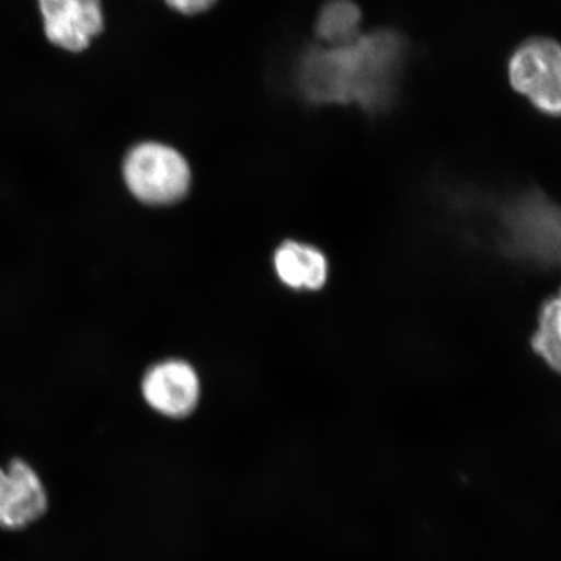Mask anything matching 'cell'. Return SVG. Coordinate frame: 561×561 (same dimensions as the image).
Here are the masks:
<instances>
[{"instance_id":"obj_4","label":"cell","mask_w":561,"mask_h":561,"mask_svg":"<svg viewBox=\"0 0 561 561\" xmlns=\"http://www.w3.org/2000/svg\"><path fill=\"white\" fill-rule=\"evenodd\" d=\"M512 88L549 116H561V45L551 38H531L511 56Z\"/></svg>"},{"instance_id":"obj_1","label":"cell","mask_w":561,"mask_h":561,"mask_svg":"<svg viewBox=\"0 0 561 561\" xmlns=\"http://www.w3.org/2000/svg\"><path fill=\"white\" fill-rule=\"evenodd\" d=\"M451 207L472 220L473 237L497 255L526 270L561 275V205L539 188L454 194Z\"/></svg>"},{"instance_id":"obj_3","label":"cell","mask_w":561,"mask_h":561,"mask_svg":"<svg viewBox=\"0 0 561 561\" xmlns=\"http://www.w3.org/2000/svg\"><path fill=\"white\" fill-rule=\"evenodd\" d=\"M124 180L129 191L147 205H171L185 196L192 172L181 153L159 142L139 144L126 153Z\"/></svg>"},{"instance_id":"obj_5","label":"cell","mask_w":561,"mask_h":561,"mask_svg":"<svg viewBox=\"0 0 561 561\" xmlns=\"http://www.w3.org/2000/svg\"><path fill=\"white\" fill-rule=\"evenodd\" d=\"M46 38L69 53L85 51L104 31L102 0H38Z\"/></svg>"},{"instance_id":"obj_11","label":"cell","mask_w":561,"mask_h":561,"mask_svg":"<svg viewBox=\"0 0 561 561\" xmlns=\"http://www.w3.org/2000/svg\"><path fill=\"white\" fill-rule=\"evenodd\" d=\"M171 10L185 16H196L213 9L217 0H164Z\"/></svg>"},{"instance_id":"obj_2","label":"cell","mask_w":561,"mask_h":561,"mask_svg":"<svg viewBox=\"0 0 561 561\" xmlns=\"http://www.w3.org/2000/svg\"><path fill=\"white\" fill-rule=\"evenodd\" d=\"M325 53L318 76L321 98L354 102L368 112H381L394 103L409 53L401 34L389 30L362 34L351 44Z\"/></svg>"},{"instance_id":"obj_7","label":"cell","mask_w":561,"mask_h":561,"mask_svg":"<svg viewBox=\"0 0 561 561\" xmlns=\"http://www.w3.org/2000/svg\"><path fill=\"white\" fill-rule=\"evenodd\" d=\"M47 510V496L37 473L23 460L0 468V526L21 529L38 520Z\"/></svg>"},{"instance_id":"obj_6","label":"cell","mask_w":561,"mask_h":561,"mask_svg":"<svg viewBox=\"0 0 561 561\" xmlns=\"http://www.w3.org/2000/svg\"><path fill=\"white\" fill-rule=\"evenodd\" d=\"M142 396L146 403L160 416L185 419L192 415L199 403L198 375L184 362L158 364L144 378Z\"/></svg>"},{"instance_id":"obj_8","label":"cell","mask_w":561,"mask_h":561,"mask_svg":"<svg viewBox=\"0 0 561 561\" xmlns=\"http://www.w3.org/2000/svg\"><path fill=\"white\" fill-rule=\"evenodd\" d=\"M277 275L290 287L320 290L328 279V261L312 245L286 242L276 252Z\"/></svg>"},{"instance_id":"obj_9","label":"cell","mask_w":561,"mask_h":561,"mask_svg":"<svg viewBox=\"0 0 561 561\" xmlns=\"http://www.w3.org/2000/svg\"><path fill=\"white\" fill-rule=\"evenodd\" d=\"M362 21L354 0H328L316 20V34L329 47L346 46L360 37Z\"/></svg>"},{"instance_id":"obj_10","label":"cell","mask_w":561,"mask_h":561,"mask_svg":"<svg viewBox=\"0 0 561 561\" xmlns=\"http://www.w3.org/2000/svg\"><path fill=\"white\" fill-rule=\"evenodd\" d=\"M533 353L561 376V287L539 308L537 329L531 335Z\"/></svg>"}]
</instances>
